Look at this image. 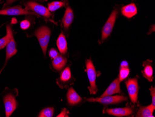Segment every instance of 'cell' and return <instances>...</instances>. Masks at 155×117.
Listing matches in <instances>:
<instances>
[{
  "label": "cell",
  "mask_w": 155,
  "mask_h": 117,
  "mask_svg": "<svg viewBox=\"0 0 155 117\" xmlns=\"http://www.w3.org/2000/svg\"><path fill=\"white\" fill-rule=\"evenodd\" d=\"M51 31L50 29L47 26L40 27L35 32L44 56H46L48 44L50 40Z\"/></svg>",
  "instance_id": "6da1fadb"
},
{
  "label": "cell",
  "mask_w": 155,
  "mask_h": 117,
  "mask_svg": "<svg viewBox=\"0 0 155 117\" xmlns=\"http://www.w3.org/2000/svg\"><path fill=\"white\" fill-rule=\"evenodd\" d=\"M86 66L88 77L90 84V86L88 88L89 90L90 94H95L98 91L96 84L97 73L91 59H88L86 61Z\"/></svg>",
  "instance_id": "7a4b0ae2"
},
{
  "label": "cell",
  "mask_w": 155,
  "mask_h": 117,
  "mask_svg": "<svg viewBox=\"0 0 155 117\" xmlns=\"http://www.w3.org/2000/svg\"><path fill=\"white\" fill-rule=\"evenodd\" d=\"M25 9L28 10L34 11L38 15H42L46 18H50L52 16V14L48 9L44 6L34 1H28L24 4Z\"/></svg>",
  "instance_id": "3957f363"
},
{
  "label": "cell",
  "mask_w": 155,
  "mask_h": 117,
  "mask_svg": "<svg viewBox=\"0 0 155 117\" xmlns=\"http://www.w3.org/2000/svg\"><path fill=\"white\" fill-rule=\"evenodd\" d=\"M35 15L37 17H41L35 12L23 9L20 6L7 8L0 10V15Z\"/></svg>",
  "instance_id": "277c9868"
},
{
  "label": "cell",
  "mask_w": 155,
  "mask_h": 117,
  "mask_svg": "<svg viewBox=\"0 0 155 117\" xmlns=\"http://www.w3.org/2000/svg\"><path fill=\"white\" fill-rule=\"evenodd\" d=\"M127 98L123 96H105L97 98H90L87 99L89 102H99L102 104H115L127 100Z\"/></svg>",
  "instance_id": "5b68a950"
},
{
  "label": "cell",
  "mask_w": 155,
  "mask_h": 117,
  "mask_svg": "<svg viewBox=\"0 0 155 117\" xmlns=\"http://www.w3.org/2000/svg\"><path fill=\"white\" fill-rule=\"evenodd\" d=\"M117 14L118 11L117 9H115L112 11L107 22L104 26L102 32V41H104L107 39L110 35V33L112 32V29L114 28Z\"/></svg>",
  "instance_id": "8992f818"
},
{
  "label": "cell",
  "mask_w": 155,
  "mask_h": 117,
  "mask_svg": "<svg viewBox=\"0 0 155 117\" xmlns=\"http://www.w3.org/2000/svg\"><path fill=\"white\" fill-rule=\"evenodd\" d=\"M130 100L132 103L137 102L138 93V81L137 78H130L125 82Z\"/></svg>",
  "instance_id": "52a82bcc"
},
{
  "label": "cell",
  "mask_w": 155,
  "mask_h": 117,
  "mask_svg": "<svg viewBox=\"0 0 155 117\" xmlns=\"http://www.w3.org/2000/svg\"><path fill=\"white\" fill-rule=\"evenodd\" d=\"M5 105L6 116L9 117L12 115L17 107V102L15 97L12 94H7L3 98Z\"/></svg>",
  "instance_id": "ba28073f"
},
{
  "label": "cell",
  "mask_w": 155,
  "mask_h": 117,
  "mask_svg": "<svg viewBox=\"0 0 155 117\" xmlns=\"http://www.w3.org/2000/svg\"><path fill=\"white\" fill-rule=\"evenodd\" d=\"M106 112L110 115L117 117H124L129 116L133 113V110L129 107L125 108H114V109H107Z\"/></svg>",
  "instance_id": "9c48e42d"
},
{
  "label": "cell",
  "mask_w": 155,
  "mask_h": 117,
  "mask_svg": "<svg viewBox=\"0 0 155 117\" xmlns=\"http://www.w3.org/2000/svg\"><path fill=\"white\" fill-rule=\"evenodd\" d=\"M120 82L119 81L118 78H117L114 80L100 97L111 96L116 93H120L121 91L120 86Z\"/></svg>",
  "instance_id": "30bf717a"
},
{
  "label": "cell",
  "mask_w": 155,
  "mask_h": 117,
  "mask_svg": "<svg viewBox=\"0 0 155 117\" xmlns=\"http://www.w3.org/2000/svg\"><path fill=\"white\" fill-rule=\"evenodd\" d=\"M152 60H148L143 62V70L142 71V74L143 77L146 78L150 82H152L153 80V70L152 66Z\"/></svg>",
  "instance_id": "8fae6325"
},
{
  "label": "cell",
  "mask_w": 155,
  "mask_h": 117,
  "mask_svg": "<svg viewBox=\"0 0 155 117\" xmlns=\"http://www.w3.org/2000/svg\"><path fill=\"white\" fill-rule=\"evenodd\" d=\"M67 98L69 104L72 105L79 104L82 100L81 98L73 88L69 89L67 93Z\"/></svg>",
  "instance_id": "7c38bea8"
},
{
  "label": "cell",
  "mask_w": 155,
  "mask_h": 117,
  "mask_svg": "<svg viewBox=\"0 0 155 117\" xmlns=\"http://www.w3.org/2000/svg\"><path fill=\"white\" fill-rule=\"evenodd\" d=\"M17 51L16 48V43H15V41L14 40V37L13 36L10 39L9 43L7 45L5 64H6L7 62L11 57L16 54Z\"/></svg>",
  "instance_id": "4fadbf2b"
},
{
  "label": "cell",
  "mask_w": 155,
  "mask_h": 117,
  "mask_svg": "<svg viewBox=\"0 0 155 117\" xmlns=\"http://www.w3.org/2000/svg\"><path fill=\"white\" fill-rule=\"evenodd\" d=\"M137 8L134 3H130L122 8V14L125 17L131 18L137 14Z\"/></svg>",
  "instance_id": "5bb4252c"
},
{
  "label": "cell",
  "mask_w": 155,
  "mask_h": 117,
  "mask_svg": "<svg viewBox=\"0 0 155 117\" xmlns=\"http://www.w3.org/2000/svg\"><path fill=\"white\" fill-rule=\"evenodd\" d=\"M74 17V14L72 9L70 7L67 8L64 17L62 19V23L65 29H67L72 24Z\"/></svg>",
  "instance_id": "9a60e30c"
},
{
  "label": "cell",
  "mask_w": 155,
  "mask_h": 117,
  "mask_svg": "<svg viewBox=\"0 0 155 117\" xmlns=\"http://www.w3.org/2000/svg\"><path fill=\"white\" fill-rule=\"evenodd\" d=\"M67 63V58L61 55H59L58 56L54 58L52 62V65L55 69L60 71L64 68Z\"/></svg>",
  "instance_id": "2e32d148"
},
{
  "label": "cell",
  "mask_w": 155,
  "mask_h": 117,
  "mask_svg": "<svg viewBox=\"0 0 155 117\" xmlns=\"http://www.w3.org/2000/svg\"><path fill=\"white\" fill-rule=\"evenodd\" d=\"M155 108L152 105L147 106H140L139 110L137 114V117H154L153 112Z\"/></svg>",
  "instance_id": "e0dca14e"
},
{
  "label": "cell",
  "mask_w": 155,
  "mask_h": 117,
  "mask_svg": "<svg viewBox=\"0 0 155 117\" xmlns=\"http://www.w3.org/2000/svg\"><path fill=\"white\" fill-rule=\"evenodd\" d=\"M58 49L61 54H65L68 50V43L66 37L63 33H61L57 40Z\"/></svg>",
  "instance_id": "ac0fdd59"
},
{
  "label": "cell",
  "mask_w": 155,
  "mask_h": 117,
  "mask_svg": "<svg viewBox=\"0 0 155 117\" xmlns=\"http://www.w3.org/2000/svg\"><path fill=\"white\" fill-rule=\"evenodd\" d=\"M6 28H7V35L6 36L0 39V50L2 49L5 46H7L8 43L10 41V39L13 36L12 29L10 26L8 25Z\"/></svg>",
  "instance_id": "d6986e66"
},
{
  "label": "cell",
  "mask_w": 155,
  "mask_h": 117,
  "mask_svg": "<svg viewBox=\"0 0 155 117\" xmlns=\"http://www.w3.org/2000/svg\"><path fill=\"white\" fill-rule=\"evenodd\" d=\"M65 5V3L62 2H53L48 4V9L51 12H54Z\"/></svg>",
  "instance_id": "ffe728a7"
},
{
  "label": "cell",
  "mask_w": 155,
  "mask_h": 117,
  "mask_svg": "<svg viewBox=\"0 0 155 117\" xmlns=\"http://www.w3.org/2000/svg\"><path fill=\"white\" fill-rule=\"evenodd\" d=\"M72 77L71 70L69 67H67L62 71L61 74L60 79L63 82H67L71 79Z\"/></svg>",
  "instance_id": "44dd1931"
},
{
  "label": "cell",
  "mask_w": 155,
  "mask_h": 117,
  "mask_svg": "<svg viewBox=\"0 0 155 117\" xmlns=\"http://www.w3.org/2000/svg\"><path fill=\"white\" fill-rule=\"evenodd\" d=\"M54 109L52 107H48L42 110L38 115L39 117H52L54 115Z\"/></svg>",
  "instance_id": "7402d4cb"
},
{
  "label": "cell",
  "mask_w": 155,
  "mask_h": 117,
  "mask_svg": "<svg viewBox=\"0 0 155 117\" xmlns=\"http://www.w3.org/2000/svg\"><path fill=\"white\" fill-rule=\"evenodd\" d=\"M130 73V69L128 68H120V72H119V80L121 82L123 80L125 79L126 77L128 76Z\"/></svg>",
  "instance_id": "603a6c76"
},
{
  "label": "cell",
  "mask_w": 155,
  "mask_h": 117,
  "mask_svg": "<svg viewBox=\"0 0 155 117\" xmlns=\"http://www.w3.org/2000/svg\"><path fill=\"white\" fill-rule=\"evenodd\" d=\"M30 26V22L28 20H25L21 22L20 23V26L21 28L25 30L29 28Z\"/></svg>",
  "instance_id": "cb8c5ba5"
},
{
  "label": "cell",
  "mask_w": 155,
  "mask_h": 117,
  "mask_svg": "<svg viewBox=\"0 0 155 117\" xmlns=\"http://www.w3.org/2000/svg\"><path fill=\"white\" fill-rule=\"evenodd\" d=\"M150 94L152 97V105L155 109V88L153 86H151V88L150 89Z\"/></svg>",
  "instance_id": "d4e9b609"
},
{
  "label": "cell",
  "mask_w": 155,
  "mask_h": 117,
  "mask_svg": "<svg viewBox=\"0 0 155 117\" xmlns=\"http://www.w3.org/2000/svg\"><path fill=\"white\" fill-rule=\"evenodd\" d=\"M49 56H50L51 58L54 59L55 57L58 56V55H59V53H58L57 50H56L52 48L49 51Z\"/></svg>",
  "instance_id": "484cf974"
},
{
  "label": "cell",
  "mask_w": 155,
  "mask_h": 117,
  "mask_svg": "<svg viewBox=\"0 0 155 117\" xmlns=\"http://www.w3.org/2000/svg\"><path fill=\"white\" fill-rule=\"evenodd\" d=\"M16 1H17V0H6V3L3 6V8H7L8 7L10 6L11 4L14 3V2H15Z\"/></svg>",
  "instance_id": "4316f807"
},
{
  "label": "cell",
  "mask_w": 155,
  "mask_h": 117,
  "mask_svg": "<svg viewBox=\"0 0 155 117\" xmlns=\"http://www.w3.org/2000/svg\"><path fill=\"white\" fill-rule=\"evenodd\" d=\"M128 68V63L126 61H123L121 64L120 68Z\"/></svg>",
  "instance_id": "83f0119b"
},
{
  "label": "cell",
  "mask_w": 155,
  "mask_h": 117,
  "mask_svg": "<svg viewBox=\"0 0 155 117\" xmlns=\"http://www.w3.org/2000/svg\"><path fill=\"white\" fill-rule=\"evenodd\" d=\"M37 1L41 2H43L47 1V0H37Z\"/></svg>",
  "instance_id": "f1b7e54d"
},
{
  "label": "cell",
  "mask_w": 155,
  "mask_h": 117,
  "mask_svg": "<svg viewBox=\"0 0 155 117\" xmlns=\"http://www.w3.org/2000/svg\"><path fill=\"white\" fill-rule=\"evenodd\" d=\"M2 71V70L0 71V75H1V74Z\"/></svg>",
  "instance_id": "f546056e"
}]
</instances>
